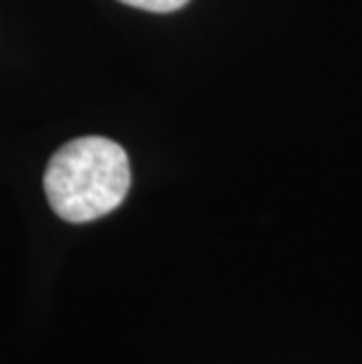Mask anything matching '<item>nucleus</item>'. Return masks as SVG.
Instances as JSON below:
<instances>
[{
	"label": "nucleus",
	"mask_w": 362,
	"mask_h": 364,
	"mask_svg": "<svg viewBox=\"0 0 362 364\" xmlns=\"http://www.w3.org/2000/svg\"><path fill=\"white\" fill-rule=\"evenodd\" d=\"M120 3L139 7V10H149V12H174V10H181L188 0H120Z\"/></svg>",
	"instance_id": "f03ea898"
},
{
	"label": "nucleus",
	"mask_w": 362,
	"mask_h": 364,
	"mask_svg": "<svg viewBox=\"0 0 362 364\" xmlns=\"http://www.w3.org/2000/svg\"><path fill=\"white\" fill-rule=\"evenodd\" d=\"M43 183L52 212L68 223H87L120 207L132 169L122 146L104 136H80L57 149Z\"/></svg>",
	"instance_id": "f257e3e1"
}]
</instances>
